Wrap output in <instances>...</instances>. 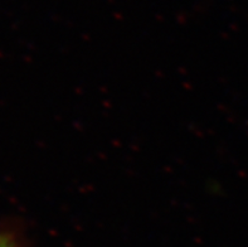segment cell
Masks as SVG:
<instances>
[{"mask_svg":"<svg viewBox=\"0 0 248 247\" xmlns=\"http://www.w3.org/2000/svg\"><path fill=\"white\" fill-rule=\"evenodd\" d=\"M0 247H16V245L10 236L0 233Z\"/></svg>","mask_w":248,"mask_h":247,"instance_id":"obj_1","label":"cell"}]
</instances>
